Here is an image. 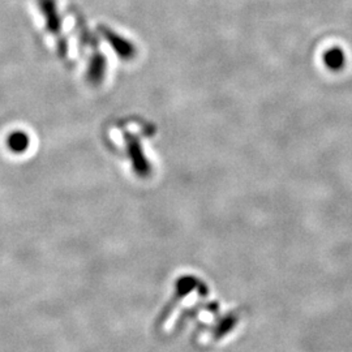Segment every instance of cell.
<instances>
[{"label": "cell", "instance_id": "1", "mask_svg": "<svg viewBox=\"0 0 352 352\" xmlns=\"http://www.w3.org/2000/svg\"><path fill=\"white\" fill-rule=\"evenodd\" d=\"M324 60H325L327 68H330L333 71H338L344 64V54L340 49L336 47V49L327 51Z\"/></svg>", "mask_w": 352, "mask_h": 352}, {"label": "cell", "instance_id": "2", "mask_svg": "<svg viewBox=\"0 0 352 352\" xmlns=\"http://www.w3.org/2000/svg\"><path fill=\"white\" fill-rule=\"evenodd\" d=\"M235 321H236V318L235 317H227L226 320L222 322V325L219 327V331H218V334L219 336H222V334H225L227 331H230L232 327H234V324H235Z\"/></svg>", "mask_w": 352, "mask_h": 352}]
</instances>
